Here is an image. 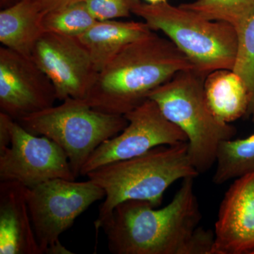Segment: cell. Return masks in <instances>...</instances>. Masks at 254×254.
<instances>
[{
	"label": "cell",
	"mask_w": 254,
	"mask_h": 254,
	"mask_svg": "<svg viewBox=\"0 0 254 254\" xmlns=\"http://www.w3.org/2000/svg\"><path fill=\"white\" fill-rule=\"evenodd\" d=\"M194 68L170 39L154 31L127 45L98 73L84 98L93 109L125 115L182 70Z\"/></svg>",
	"instance_id": "6da1fadb"
},
{
	"label": "cell",
	"mask_w": 254,
	"mask_h": 254,
	"mask_svg": "<svg viewBox=\"0 0 254 254\" xmlns=\"http://www.w3.org/2000/svg\"><path fill=\"white\" fill-rule=\"evenodd\" d=\"M194 178L184 179L173 200L161 208L145 200H128L114 208L100 229L113 254H185L201 220Z\"/></svg>",
	"instance_id": "7a4b0ae2"
},
{
	"label": "cell",
	"mask_w": 254,
	"mask_h": 254,
	"mask_svg": "<svg viewBox=\"0 0 254 254\" xmlns=\"http://www.w3.org/2000/svg\"><path fill=\"white\" fill-rule=\"evenodd\" d=\"M198 175L189 159L187 142L160 145L139 156L95 169L86 176L105 193L94 222L95 230H99L102 222L120 203L145 200L158 208L165 190L173 184L188 177L196 178Z\"/></svg>",
	"instance_id": "3957f363"
},
{
	"label": "cell",
	"mask_w": 254,
	"mask_h": 254,
	"mask_svg": "<svg viewBox=\"0 0 254 254\" xmlns=\"http://www.w3.org/2000/svg\"><path fill=\"white\" fill-rule=\"evenodd\" d=\"M205 78L194 68L182 70L148 95L164 116L186 135L189 159L199 174L213 167L219 145L233 138L237 132L210 109L205 93Z\"/></svg>",
	"instance_id": "277c9868"
},
{
	"label": "cell",
	"mask_w": 254,
	"mask_h": 254,
	"mask_svg": "<svg viewBox=\"0 0 254 254\" xmlns=\"http://www.w3.org/2000/svg\"><path fill=\"white\" fill-rule=\"evenodd\" d=\"M133 14L144 20L152 31L166 35L184 53L197 72L206 77L219 69L233 70L239 35L233 26L212 21L181 5L140 3Z\"/></svg>",
	"instance_id": "5b68a950"
},
{
	"label": "cell",
	"mask_w": 254,
	"mask_h": 254,
	"mask_svg": "<svg viewBox=\"0 0 254 254\" xmlns=\"http://www.w3.org/2000/svg\"><path fill=\"white\" fill-rule=\"evenodd\" d=\"M62 102L16 122L30 133L48 137L59 145L77 178L93 152L123 131L128 120L124 115L93 109L84 99L68 98Z\"/></svg>",
	"instance_id": "8992f818"
},
{
	"label": "cell",
	"mask_w": 254,
	"mask_h": 254,
	"mask_svg": "<svg viewBox=\"0 0 254 254\" xmlns=\"http://www.w3.org/2000/svg\"><path fill=\"white\" fill-rule=\"evenodd\" d=\"M105 196L104 190L90 179L86 182L55 179L28 188V209L42 253L72 254L60 242V235Z\"/></svg>",
	"instance_id": "52a82bcc"
},
{
	"label": "cell",
	"mask_w": 254,
	"mask_h": 254,
	"mask_svg": "<svg viewBox=\"0 0 254 254\" xmlns=\"http://www.w3.org/2000/svg\"><path fill=\"white\" fill-rule=\"evenodd\" d=\"M124 116L128 120L125 129L97 148L81 175L86 176L107 164L139 156L160 145L187 142L185 133L164 116L153 100H145Z\"/></svg>",
	"instance_id": "ba28073f"
},
{
	"label": "cell",
	"mask_w": 254,
	"mask_h": 254,
	"mask_svg": "<svg viewBox=\"0 0 254 254\" xmlns=\"http://www.w3.org/2000/svg\"><path fill=\"white\" fill-rule=\"evenodd\" d=\"M55 179L76 180L66 153L44 136H37L13 120L11 143L0 150V180L31 189Z\"/></svg>",
	"instance_id": "9c48e42d"
},
{
	"label": "cell",
	"mask_w": 254,
	"mask_h": 254,
	"mask_svg": "<svg viewBox=\"0 0 254 254\" xmlns=\"http://www.w3.org/2000/svg\"><path fill=\"white\" fill-rule=\"evenodd\" d=\"M31 58L52 82L60 101L84 99L98 73L89 53L74 37L45 32Z\"/></svg>",
	"instance_id": "30bf717a"
},
{
	"label": "cell",
	"mask_w": 254,
	"mask_h": 254,
	"mask_svg": "<svg viewBox=\"0 0 254 254\" xmlns=\"http://www.w3.org/2000/svg\"><path fill=\"white\" fill-rule=\"evenodd\" d=\"M57 100L53 83L31 58L0 47V112L18 121Z\"/></svg>",
	"instance_id": "8fae6325"
},
{
	"label": "cell",
	"mask_w": 254,
	"mask_h": 254,
	"mask_svg": "<svg viewBox=\"0 0 254 254\" xmlns=\"http://www.w3.org/2000/svg\"><path fill=\"white\" fill-rule=\"evenodd\" d=\"M213 254L254 250V173L237 178L225 193L215 226Z\"/></svg>",
	"instance_id": "7c38bea8"
},
{
	"label": "cell",
	"mask_w": 254,
	"mask_h": 254,
	"mask_svg": "<svg viewBox=\"0 0 254 254\" xmlns=\"http://www.w3.org/2000/svg\"><path fill=\"white\" fill-rule=\"evenodd\" d=\"M27 190L16 182L0 183L1 254H43L32 224Z\"/></svg>",
	"instance_id": "4fadbf2b"
},
{
	"label": "cell",
	"mask_w": 254,
	"mask_h": 254,
	"mask_svg": "<svg viewBox=\"0 0 254 254\" xmlns=\"http://www.w3.org/2000/svg\"><path fill=\"white\" fill-rule=\"evenodd\" d=\"M152 31L145 22L108 20L97 21L78 38L99 72L125 46Z\"/></svg>",
	"instance_id": "5bb4252c"
},
{
	"label": "cell",
	"mask_w": 254,
	"mask_h": 254,
	"mask_svg": "<svg viewBox=\"0 0 254 254\" xmlns=\"http://www.w3.org/2000/svg\"><path fill=\"white\" fill-rule=\"evenodd\" d=\"M45 13L35 0H21L0 11V43L2 46L31 58L43 33Z\"/></svg>",
	"instance_id": "9a60e30c"
},
{
	"label": "cell",
	"mask_w": 254,
	"mask_h": 254,
	"mask_svg": "<svg viewBox=\"0 0 254 254\" xmlns=\"http://www.w3.org/2000/svg\"><path fill=\"white\" fill-rule=\"evenodd\" d=\"M204 87L209 106L220 121L230 124L248 116L252 103L250 91L233 70L219 69L209 73Z\"/></svg>",
	"instance_id": "2e32d148"
},
{
	"label": "cell",
	"mask_w": 254,
	"mask_h": 254,
	"mask_svg": "<svg viewBox=\"0 0 254 254\" xmlns=\"http://www.w3.org/2000/svg\"><path fill=\"white\" fill-rule=\"evenodd\" d=\"M216 168L213 177L215 185L254 173V133L242 139L225 140L219 145Z\"/></svg>",
	"instance_id": "e0dca14e"
},
{
	"label": "cell",
	"mask_w": 254,
	"mask_h": 254,
	"mask_svg": "<svg viewBox=\"0 0 254 254\" xmlns=\"http://www.w3.org/2000/svg\"><path fill=\"white\" fill-rule=\"evenodd\" d=\"M181 6L209 20L231 25L238 35L254 16V0H195Z\"/></svg>",
	"instance_id": "ac0fdd59"
},
{
	"label": "cell",
	"mask_w": 254,
	"mask_h": 254,
	"mask_svg": "<svg viewBox=\"0 0 254 254\" xmlns=\"http://www.w3.org/2000/svg\"><path fill=\"white\" fill-rule=\"evenodd\" d=\"M97 21L87 7L86 1H83L46 13L43 16L42 26L44 33L78 38Z\"/></svg>",
	"instance_id": "d6986e66"
},
{
	"label": "cell",
	"mask_w": 254,
	"mask_h": 254,
	"mask_svg": "<svg viewBox=\"0 0 254 254\" xmlns=\"http://www.w3.org/2000/svg\"><path fill=\"white\" fill-rule=\"evenodd\" d=\"M233 71L244 80L250 91L252 103L248 118L254 121V16L239 34V46Z\"/></svg>",
	"instance_id": "ffe728a7"
},
{
	"label": "cell",
	"mask_w": 254,
	"mask_h": 254,
	"mask_svg": "<svg viewBox=\"0 0 254 254\" xmlns=\"http://www.w3.org/2000/svg\"><path fill=\"white\" fill-rule=\"evenodd\" d=\"M87 7L98 21L128 17L140 0H85Z\"/></svg>",
	"instance_id": "44dd1931"
},
{
	"label": "cell",
	"mask_w": 254,
	"mask_h": 254,
	"mask_svg": "<svg viewBox=\"0 0 254 254\" xmlns=\"http://www.w3.org/2000/svg\"><path fill=\"white\" fill-rule=\"evenodd\" d=\"M215 233L198 226L187 243L185 254H213Z\"/></svg>",
	"instance_id": "7402d4cb"
},
{
	"label": "cell",
	"mask_w": 254,
	"mask_h": 254,
	"mask_svg": "<svg viewBox=\"0 0 254 254\" xmlns=\"http://www.w3.org/2000/svg\"><path fill=\"white\" fill-rule=\"evenodd\" d=\"M11 117L0 112V150L9 147L11 143Z\"/></svg>",
	"instance_id": "603a6c76"
},
{
	"label": "cell",
	"mask_w": 254,
	"mask_h": 254,
	"mask_svg": "<svg viewBox=\"0 0 254 254\" xmlns=\"http://www.w3.org/2000/svg\"><path fill=\"white\" fill-rule=\"evenodd\" d=\"M42 11L46 14L50 11H55L67 6L68 5L85 1V0H35Z\"/></svg>",
	"instance_id": "cb8c5ba5"
},
{
	"label": "cell",
	"mask_w": 254,
	"mask_h": 254,
	"mask_svg": "<svg viewBox=\"0 0 254 254\" xmlns=\"http://www.w3.org/2000/svg\"><path fill=\"white\" fill-rule=\"evenodd\" d=\"M19 1H21V0H0V3H1V7L6 8L14 4L15 3L18 2Z\"/></svg>",
	"instance_id": "d4e9b609"
},
{
	"label": "cell",
	"mask_w": 254,
	"mask_h": 254,
	"mask_svg": "<svg viewBox=\"0 0 254 254\" xmlns=\"http://www.w3.org/2000/svg\"><path fill=\"white\" fill-rule=\"evenodd\" d=\"M148 1V4H155L159 3L166 2L167 0H145Z\"/></svg>",
	"instance_id": "484cf974"
},
{
	"label": "cell",
	"mask_w": 254,
	"mask_h": 254,
	"mask_svg": "<svg viewBox=\"0 0 254 254\" xmlns=\"http://www.w3.org/2000/svg\"><path fill=\"white\" fill-rule=\"evenodd\" d=\"M254 254V250L253 251V252H252V254Z\"/></svg>",
	"instance_id": "4316f807"
}]
</instances>
